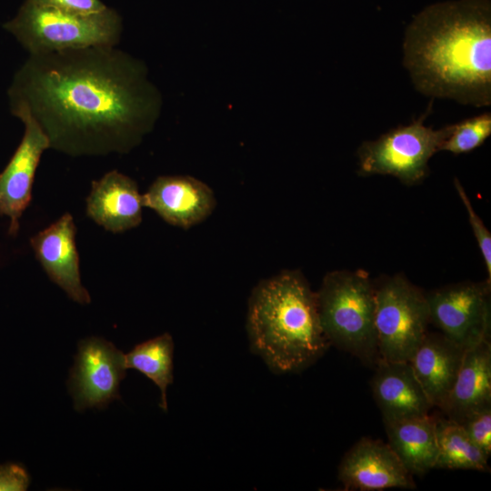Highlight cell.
<instances>
[{
  "label": "cell",
  "instance_id": "10",
  "mask_svg": "<svg viewBox=\"0 0 491 491\" xmlns=\"http://www.w3.org/2000/svg\"><path fill=\"white\" fill-rule=\"evenodd\" d=\"M12 115L25 125L21 143L5 170L0 174V215L10 219L9 234L19 230V219L30 204L32 187L42 154L50 148L49 140L35 120L25 111Z\"/></svg>",
  "mask_w": 491,
  "mask_h": 491
},
{
  "label": "cell",
  "instance_id": "17",
  "mask_svg": "<svg viewBox=\"0 0 491 491\" xmlns=\"http://www.w3.org/2000/svg\"><path fill=\"white\" fill-rule=\"evenodd\" d=\"M491 406V344L484 340L466 349L453 388L440 409L458 423L465 416Z\"/></svg>",
  "mask_w": 491,
  "mask_h": 491
},
{
  "label": "cell",
  "instance_id": "15",
  "mask_svg": "<svg viewBox=\"0 0 491 491\" xmlns=\"http://www.w3.org/2000/svg\"><path fill=\"white\" fill-rule=\"evenodd\" d=\"M371 388L384 422L426 416L434 407L409 362L379 360Z\"/></svg>",
  "mask_w": 491,
  "mask_h": 491
},
{
  "label": "cell",
  "instance_id": "20",
  "mask_svg": "<svg viewBox=\"0 0 491 491\" xmlns=\"http://www.w3.org/2000/svg\"><path fill=\"white\" fill-rule=\"evenodd\" d=\"M436 432L438 456L435 468L489 472L488 456L459 424L436 417Z\"/></svg>",
  "mask_w": 491,
  "mask_h": 491
},
{
  "label": "cell",
  "instance_id": "3",
  "mask_svg": "<svg viewBox=\"0 0 491 491\" xmlns=\"http://www.w3.org/2000/svg\"><path fill=\"white\" fill-rule=\"evenodd\" d=\"M246 330L252 352L276 374L308 367L331 346L320 324L316 294L296 270L283 271L253 289Z\"/></svg>",
  "mask_w": 491,
  "mask_h": 491
},
{
  "label": "cell",
  "instance_id": "5",
  "mask_svg": "<svg viewBox=\"0 0 491 491\" xmlns=\"http://www.w3.org/2000/svg\"><path fill=\"white\" fill-rule=\"evenodd\" d=\"M29 55L115 46L123 25L118 13L109 7L79 15L25 0L16 15L4 25Z\"/></svg>",
  "mask_w": 491,
  "mask_h": 491
},
{
  "label": "cell",
  "instance_id": "8",
  "mask_svg": "<svg viewBox=\"0 0 491 491\" xmlns=\"http://www.w3.org/2000/svg\"><path fill=\"white\" fill-rule=\"evenodd\" d=\"M491 281L462 282L426 294L429 322L467 349L490 338Z\"/></svg>",
  "mask_w": 491,
  "mask_h": 491
},
{
  "label": "cell",
  "instance_id": "12",
  "mask_svg": "<svg viewBox=\"0 0 491 491\" xmlns=\"http://www.w3.org/2000/svg\"><path fill=\"white\" fill-rule=\"evenodd\" d=\"M75 233L74 218L66 213L34 235L30 243L49 278L72 300L86 305L91 297L81 283Z\"/></svg>",
  "mask_w": 491,
  "mask_h": 491
},
{
  "label": "cell",
  "instance_id": "16",
  "mask_svg": "<svg viewBox=\"0 0 491 491\" xmlns=\"http://www.w3.org/2000/svg\"><path fill=\"white\" fill-rule=\"evenodd\" d=\"M466 348L444 334L427 332L408 361L426 397L441 409L456 379Z\"/></svg>",
  "mask_w": 491,
  "mask_h": 491
},
{
  "label": "cell",
  "instance_id": "25",
  "mask_svg": "<svg viewBox=\"0 0 491 491\" xmlns=\"http://www.w3.org/2000/svg\"><path fill=\"white\" fill-rule=\"evenodd\" d=\"M39 5L79 15H90L104 10L106 5L101 0H32Z\"/></svg>",
  "mask_w": 491,
  "mask_h": 491
},
{
  "label": "cell",
  "instance_id": "2",
  "mask_svg": "<svg viewBox=\"0 0 491 491\" xmlns=\"http://www.w3.org/2000/svg\"><path fill=\"white\" fill-rule=\"evenodd\" d=\"M403 65L426 96L490 106V1L454 0L424 8L406 29Z\"/></svg>",
  "mask_w": 491,
  "mask_h": 491
},
{
  "label": "cell",
  "instance_id": "22",
  "mask_svg": "<svg viewBox=\"0 0 491 491\" xmlns=\"http://www.w3.org/2000/svg\"><path fill=\"white\" fill-rule=\"evenodd\" d=\"M457 424L489 457L491 454V406L469 413Z\"/></svg>",
  "mask_w": 491,
  "mask_h": 491
},
{
  "label": "cell",
  "instance_id": "14",
  "mask_svg": "<svg viewBox=\"0 0 491 491\" xmlns=\"http://www.w3.org/2000/svg\"><path fill=\"white\" fill-rule=\"evenodd\" d=\"M142 195L136 183L113 170L92 182L86 199V214L97 225L113 233L137 226L142 221Z\"/></svg>",
  "mask_w": 491,
  "mask_h": 491
},
{
  "label": "cell",
  "instance_id": "24",
  "mask_svg": "<svg viewBox=\"0 0 491 491\" xmlns=\"http://www.w3.org/2000/svg\"><path fill=\"white\" fill-rule=\"evenodd\" d=\"M30 484L25 467L18 463L0 465V491H25Z\"/></svg>",
  "mask_w": 491,
  "mask_h": 491
},
{
  "label": "cell",
  "instance_id": "19",
  "mask_svg": "<svg viewBox=\"0 0 491 491\" xmlns=\"http://www.w3.org/2000/svg\"><path fill=\"white\" fill-rule=\"evenodd\" d=\"M174 342L170 334L165 333L136 345L125 355L127 369H135L152 380L159 388V406L167 411L166 390L174 381Z\"/></svg>",
  "mask_w": 491,
  "mask_h": 491
},
{
  "label": "cell",
  "instance_id": "11",
  "mask_svg": "<svg viewBox=\"0 0 491 491\" xmlns=\"http://www.w3.org/2000/svg\"><path fill=\"white\" fill-rule=\"evenodd\" d=\"M338 479L345 490L414 489L412 475L387 443L362 437L343 456Z\"/></svg>",
  "mask_w": 491,
  "mask_h": 491
},
{
  "label": "cell",
  "instance_id": "18",
  "mask_svg": "<svg viewBox=\"0 0 491 491\" xmlns=\"http://www.w3.org/2000/svg\"><path fill=\"white\" fill-rule=\"evenodd\" d=\"M384 423L387 444L412 476L435 468L438 456L435 416L429 414Z\"/></svg>",
  "mask_w": 491,
  "mask_h": 491
},
{
  "label": "cell",
  "instance_id": "9",
  "mask_svg": "<svg viewBox=\"0 0 491 491\" xmlns=\"http://www.w3.org/2000/svg\"><path fill=\"white\" fill-rule=\"evenodd\" d=\"M67 386L75 408H105L121 399L119 387L125 377V354L103 337L90 336L77 346Z\"/></svg>",
  "mask_w": 491,
  "mask_h": 491
},
{
  "label": "cell",
  "instance_id": "7",
  "mask_svg": "<svg viewBox=\"0 0 491 491\" xmlns=\"http://www.w3.org/2000/svg\"><path fill=\"white\" fill-rule=\"evenodd\" d=\"M375 288L379 360L408 362L428 332L426 296L400 274Z\"/></svg>",
  "mask_w": 491,
  "mask_h": 491
},
{
  "label": "cell",
  "instance_id": "23",
  "mask_svg": "<svg viewBox=\"0 0 491 491\" xmlns=\"http://www.w3.org/2000/svg\"><path fill=\"white\" fill-rule=\"evenodd\" d=\"M454 185L467 212L469 224L472 227V231L482 254L487 271V280L491 281V234L484 225L480 216L475 211L471 201L459 179H454Z\"/></svg>",
  "mask_w": 491,
  "mask_h": 491
},
{
  "label": "cell",
  "instance_id": "1",
  "mask_svg": "<svg viewBox=\"0 0 491 491\" xmlns=\"http://www.w3.org/2000/svg\"><path fill=\"white\" fill-rule=\"evenodd\" d=\"M8 98L71 155L126 153L155 126L162 96L145 64L115 46L29 55Z\"/></svg>",
  "mask_w": 491,
  "mask_h": 491
},
{
  "label": "cell",
  "instance_id": "4",
  "mask_svg": "<svg viewBox=\"0 0 491 491\" xmlns=\"http://www.w3.org/2000/svg\"><path fill=\"white\" fill-rule=\"evenodd\" d=\"M316 294L318 315L330 345L376 366V288L364 270L327 273Z\"/></svg>",
  "mask_w": 491,
  "mask_h": 491
},
{
  "label": "cell",
  "instance_id": "6",
  "mask_svg": "<svg viewBox=\"0 0 491 491\" xmlns=\"http://www.w3.org/2000/svg\"><path fill=\"white\" fill-rule=\"evenodd\" d=\"M426 111L408 125H401L357 148L358 175H388L407 185L421 183L429 173L428 162L449 132V125L434 129L425 125Z\"/></svg>",
  "mask_w": 491,
  "mask_h": 491
},
{
  "label": "cell",
  "instance_id": "13",
  "mask_svg": "<svg viewBox=\"0 0 491 491\" xmlns=\"http://www.w3.org/2000/svg\"><path fill=\"white\" fill-rule=\"evenodd\" d=\"M142 202L166 223L185 229L205 220L215 206L212 189L189 175L157 177Z\"/></svg>",
  "mask_w": 491,
  "mask_h": 491
},
{
  "label": "cell",
  "instance_id": "21",
  "mask_svg": "<svg viewBox=\"0 0 491 491\" xmlns=\"http://www.w3.org/2000/svg\"><path fill=\"white\" fill-rule=\"evenodd\" d=\"M491 135V114H483L449 125L440 151L454 155L469 153L482 145Z\"/></svg>",
  "mask_w": 491,
  "mask_h": 491
}]
</instances>
